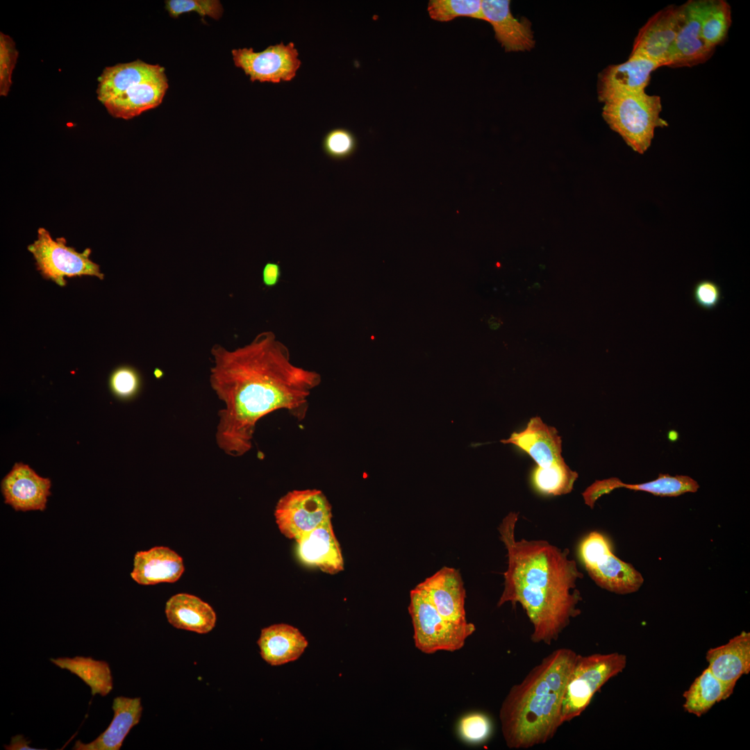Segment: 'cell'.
Here are the masks:
<instances>
[{"label":"cell","instance_id":"cell-1","mask_svg":"<svg viewBox=\"0 0 750 750\" xmlns=\"http://www.w3.org/2000/svg\"><path fill=\"white\" fill-rule=\"evenodd\" d=\"M210 385L222 402L215 440L232 457L249 452L258 421L279 410L306 417L308 399L321 375L295 365L290 350L272 331L258 333L248 344L230 350L215 344L210 351Z\"/></svg>","mask_w":750,"mask_h":750},{"label":"cell","instance_id":"cell-2","mask_svg":"<svg viewBox=\"0 0 750 750\" xmlns=\"http://www.w3.org/2000/svg\"><path fill=\"white\" fill-rule=\"evenodd\" d=\"M519 512H510L498 527L507 550L504 588L497 606L519 603L533 626L531 640L547 645L556 641L571 620L581 614L576 583L583 574L569 550L542 540H517Z\"/></svg>","mask_w":750,"mask_h":750},{"label":"cell","instance_id":"cell-3","mask_svg":"<svg viewBox=\"0 0 750 750\" xmlns=\"http://www.w3.org/2000/svg\"><path fill=\"white\" fill-rule=\"evenodd\" d=\"M578 653L557 649L511 687L499 710L506 746L527 749L550 741L562 725L561 707L565 687Z\"/></svg>","mask_w":750,"mask_h":750},{"label":"cell","instance_id":"cell-4","mask_svg":"<svg viewBox=\"0 0 750 750\" xmlns=\"http://www.w3.org/2000/svg\"><path fill=\"white\" fill-rule=\"evenodd\" d=\"M167 88L162 67L136 60L105 67L97 94L111 116L127 120L158 106Z\"/></svg>","mask_w":750,"mask_h":750},{"label":"cell","instance_id":"cell-5","mask_svg":"<svg viewBox=\"0 0 750 750\" xmlns=\"http://www.w3.org/2000/svg\"><path fill=\"white\" fill-rule=\"evenodd\" d=\"M602 117L633 151L643 154L651 146L656 128L667 126L660 117L661 99L645 92L606 99Z\"/></svg>","mask_w":750,"mask_h":750},{"label":"cell","instance_id":"cell-6","mask_svg":"<svg viewBox=\"0 0 750 750\" xmlns=\"http://www.w3.org/2000/svg\"><path fill=\"white\" fill-rule=\"evenodd\" d=\"M626 656L618 652L578 655L567 681L561 707L562 724L579 717L594 694L626 666Z\"/></svg>","mask_w":750,"mask_h":750},{"label":"cell","instance_id":"cell-7","mask_svg":"<svg viewBox=\"0 0 750 750\" xmlns=\"http://www.w3.org/2000/svg\"><path fill=\"white\" fill-rule=\"evenodd\" d=\"M408 612L414 630L415 645L426 654L459 650L476 630L472 623H458L442 616L415 588L410 592Z\"/></svg>","mask_w":750,"mask_h":750},{"label":"cell","instance_id":"cell-8","mask_svg":"<svg viewBox=\"0 0 750 750\" xmlns=\"http://www.w3.org/2000/svg\"><path fill=\"white\" fill-rule=\"evenodd\" d=\"M579 560L594 583L608 591L626 594L639 590L644 579L631 564L617 558L609 540L592 531L578 545Z\"/></svg>","mask_w":750,"mask_h":750},{"label":"cell","instance_id":"cell-9","mask_svg":"<svg viewBox=\"0 0 750 750\" xmlns=\"http://www.w3.org/2000/svg\"><path fill=\"white\" fill-rule=\"evenodd\" d=\"M38 270L45 278L60 286L66 284L65 277L92 276L103 279L99 265L90 259V249L78 252L66 245L64 238L53 240L50 233L40 227L36 240L28 246Z\"/></svg>","mask_w":750,"mask_h":750},{"label":"cell","instance_id":"cell-10","mask_svg":"<svg viewBox=\"0 0 750 750\" xmlns=\"http://www.w3.org/2000/svg\"><path fill=\"white\" fill-rule=\"evenodd\" d=\"M274 516L283 535L297 540L332 518V507L319 490H294L278 501Z\"/></svg>","mask_w":750,"mask_h":750},{"label":"cell","instance_id":"cell-11","mask_svg":"<svg viewBox=\"0 0 750 750\" xmlns=\"http://www.w3.org/2000/svg\"><path fill=\"white\" fill-rule=\"evenodd\" d=\"M235 65L249 76L252 82L279 83L293 79L301 66L293 42L269 46L259 52L252 48L232 50Z\"/></svg>","mask_w":750,"mask_h":750},{"label":"cell","instance_id":"cell-12","mask_svg":"<svg viewBox=\"0 0 750 750\" xmlns=\"http://www.w3.org/2000/svg\"><path fill=\"white\" fill-rule=\"evenodd\" d=\"M684 7L669 5L652 15L636 35L630 56L664 66L667 53L680 28Z\"/></svg>","mask_w":750,"mask_h":750},{"label":"cell","instance_id":"cell-13","mask_svg":"<svg viewBox=\"0 0 750 750\" xmlns=\"http://www.w3.org/2000/svg\"><path fill=\"white\" fill-rule=\"evenodd\" d=\"M51 486L49 478L39 476L22 462L15 463L1 483L4 503L23 512L44 510Z\"/></svg>","mask_w":750,"mask_h":750},{"label":"cell","instance_id":"cell-14","mask_svg":"<svg viewBox=\"0 0 750 750\" xmlns=\"http://www.w3.org/2000/svg\"><path fill=\"white\" fill-rule=\"evenodd\" d=\"M660 67L656 62L635 56H629L624 62L608 66L599 74V100L603 102L611 97L645 92L651 73Z\"/></svg>","mask_w":750,"mask_h":750},{"label":"cell","instance_id":"cell-15","mask_svg":"<svg viewBox=\"0 0 750 750\" xmlns=\"http://www.w3.org/2000/svg\"><path fill=\"white\" fill-rule=\"evenodd\" d=\"M444 617L458 623L466 622V591L458 569L443 567L416 585Z\"/></svg>","mask_w":750,"mask_h":750},{"label":"cell","instance_id":"cell-16","mask_svg":"<svg viewBox=\"0 0 750 750\" xmlns=\"http://www.w3.org/2000/svg\"><path fill=\"white\" fill-rule=\"evenodd\" d=\"M683 7L682 22L664 66L693 67L708 60L715 52L701 34L697 0L686 1Z\"/></svg>","mask_w":750,"mask_h":750},{"label":"cell","instance_id":"cell-17","mask_svg":"<svg viewBox=\"0 0 750 750\" xmlns=\"http://www.w3.org/2000/svg\"><path fill=\"white\" fill-rule=\"evenodd\" d=\"M501 442L525 451L539 469H547L565 462L561 454L562 440L557 430L547 426L539 417L531 418L523 431L513 432L509 438Z\"/></svg>","mask_w":750,"mask_h":750},{"label":"cell","instance_id":"cell-18","mask_svg":"<svg viewBox=\"0 0 750 750\" xmlns=\"http://www.w3.org/2000/svg\"><path fill=\"white\" fill-rule=\"evenodd\" d=\"M295 540L297 556L303 565L317 567L329 574L344 569V559L331 519Z\"/></svg>","mask_w":750,"mask_h":750},{"label":"cell","instance_id":"cell-19","mask_svg":"<svg viewBox=\"0 0 750 750\" xmlns=\"http://www.w3.org/2000/svg\"><path fill=\"white\" fill-rule=\"evenodd\" d=\"M509 0H483L484 20L492 26L497 40L506 51H525L533 48L535 40L530 22L512 14Z\"/></svg>","mask_w":750,"mask_h":750},{"label":"cell","instance_id":"cell-20","mask_svg":"<svg viewBox=\"0 0 750 750\" xmlns=\"http://www.w3.org/2000/svg\"><path fill=\"white\" fill-rule=\"evenodd\" d=\"M708 669L723 684L729 697L737 681L750 672V633L742 631L725 644L706 653Z\"/></svg>","mask_w":750,"mask_h":750},{"label":"cell","instance_id":"cell-21","mask_svg":"<svg viewBox=\"0 0 750 750\" xmlns=\"http://www.w3.org/2000/svg\"><path fill=\"white\" fill-rule=\"evenodd\" d=\"M184 572L182 558L166 547H154L137 551L134 556L132 579L149 585L177 581Z\"/></svg>","mask_w":750,"mask_h":750},{"label":"cell","instance_id":"cell-22","mask_svg":"<svg viewBox=\"0 0 750 750\" xmlns=\"http://www.w3.org/2000/svg\"><path fill=\"white\" fill-rule=\"evenodd\" d=\"M113 718L108 728L95 740L84 743L77 740L72 749L75 750H119L131 731L141 718L142 706L140 697H117L112 706Z\"/></svg>","mask_w":750,"mask_h":750},{"label":"cell","instance_id":"cell-23","mask_svg":"<svg viewBox=\"0 0 750 750\" xmlns=\"http://www.w3.org/2000/svg\"><path fill=\"white\" fill-rule=\"evenodd\" d=\"M257 644L262 658L270 665L278 666L299 658L308 642L297 628L276 624L261 630Z\"/></svg>","mask_w":750,"mask_h":750},{"label":"cell","instance_id":"cell-24","mask_svg":"<svg viewBox=\"0 0 750 750\" xmlns=\"http://www.w3.org/2000/svg\"><path fill=\"white\" fill-rule=\"evenodd\" d=\"M165 614L174 627L207 633L215 626L216 614L212 608L200 598L190 594H176L167 601Z\"/></svg>","mask_w":750,"mask_h":750},{"label":"cell","instance_id":"cell-25","mask_svg":"<svg viewBox=\"0 0 750 750\" xmlns=\"http://www.w3.org/2000/svg\"><path fill=\"white\" fill-rule=\"evenodd\" d=\"M50 661L60 669H67L78 676L91 689V694L106 696L112 689V677L109 665L104 660L91 657L51 658Z\"/></svg>","mask_w":750,"mask_h":750},{"label":"cell","instance_id":"cell-26","mask_svg":"<svg viewBox=\"0 0 750 750\" xmlns=\"http://www.w3.org/2000/svg\"><path fill=\"white\" fill-rule=\"evenodd\" d=\"M701 34L710 47L723 42L731 25V8L725 0H697Z\"/></svg>","mask_w":750,"mask_h":750},{"label":"cell","instance_id":"cell-27","mask_svg":"<svg viewBox=\"0 0 750 750\" xmlns=\"http://www.w3.org/2000/svg\"><path fill=\"white\" fill-rule=\"evenodd\" d=\"M683 707L688 713L701 717L717 703L728 698L723 684L707 667L683 694Z\"/></svg>","mask_w":750,"mask_h":750},{"label":"cell","instance_id":"cell-28","mask_svg":"<svg viewBox=\"0 0 750 750\" xmlns=\"http://www.w3.org/2000/svg\"><path fill=\"white\" fill-rule=\"evenodd\" d=\"M578 475L565 462L558 466L542 469L534 467L531 483L539 493L544 495L560 496L571 492Z\"/></svg>","mask_w":750,"mask_h":750},{"label":"cell","instance_id":"cell-29","mask_svg":"<svg viewBox=\"0 0 750 750\" xmlns=\"http://www.w3.org/2000/svg\"><path fill=\"white\" fill-rule=\"evenodd\" d=\"M619 486L659 497H678L686 492H696L699 488L698 483L690 476H672L667 474H660L656 479L639 484H626L620 481Z\"/></svg>","mask_w":750,"mask_h":750},{"label":"cell","instance_id":"cell-30","mask_svg":"<svg viewBox=\"0 0 750 750\" xmlns=\"http://www.w3.org/2000/svg\"><path fill=\"white\" fill-rule=\"evenodd\" d=\"M428 12L431 19L449 22L458 17L484 20L481 0H431Z\"/></svg>","mask_w":750,"mask_h":750},{"label":"cell","instance_id":"cell-31","mask_svg":"<svg viewBox=\"0 0 750 750\" xmlns=\"http://www.w3.org/2000/svg\"><path fill=\"white\" fill-rule=\"evenodd\" d=\"M322 145L328 157L335 160H343L353 154L357 147V140L351 131L336 128L326 133Z\"/></svg>","mask_w":750,"mask_h":750},{"label":"cell","instance_id":"cell-32","mask_svg":"<svg viewBox=\"0 0 750 750\" xmlns=\"http://www.w3.org/2000/svg\"><path fill=\"white\" fill-rule=\"evenodd\" d=\"M165 9L174 18L192 11L202 17L207 15L215 19H219L223 14L222 5L218 0H167Z\"/></svg>","mask_w":750,"mask_h":750},{"label":"cell","instance_id":"cell-33","mask_svg":"<svg viewBox=\"0 0 750 750\" xmlns=\"http://www.w3.org/2000/svg\"><path fill=\"white\" fill-rule=\"evenodd\" d=\"M458 731L465 741L476 744L485 741L492 732L490 718L481 712H472L464 715L459 721Z\"/></svg>","mask_w":750,"mask_h":750},{"label":"cell","instance_id":"cell-34","mask_svg":"<svg viewBox=\"0 0 750 750\" xmlns=\"http://www.w3.org/2000/svg\"><path fill=\"white\" fill-rule=\"evenodd\" d=\"M18 51L10 36L0 32V96L6 97L12 85V75Z\"/></svg>","mask_w":750,"mask_h":750},{"label":"cell","instance_id":"cell-35","mask_svg":"<svg viewBox=\"0 0 750 750\" xmlns=\"http://www.w3.org/2000/svg\"><path fill=\"white\" fill-rule=\"evenodd\" d=\"M692 297L695 304L701 309L712 310L716 309L723 299L721 286L716 282L703 279L697 282L693 288Z\"/></svg>","mask_w":750,"mask_h":750},{"label":"cell","instance_id":"cell-36","mask_svg":"<svg viewBox=\"0 0 750 750\" xmlns=\"http://www.w3.org/2000/svg\"><path fill=\"white\" fill-rule=\"evenodd\" d=\"M110 383L112 390L117 396L128 399L137 393L140 381L138 374L133 368L122 367L112 373Z\"/></svg>","mask_w":750,"mask_h":750},{"label":"cell","instance_id":"cell-37","mask_svg":"<svg viewBox=\"0 0 750 750\" xmlns=\"http://www.w3.org/2000/svg\"><path fill=\"white\" fill-rule=\"evenodd\" d=\"M281 276V266L277 262H267L262 272V282L267 287H274L279 281Z\"/></svg>","mask_w":750,"mask_h":750},{"label":"cell","instance_id":"cell-38","mask_svg":"<svg viewBox=\"0 0 750 750\" xmlns=\"http://www.w3.org/2000/svg\"><path fill=\"white\" fill-rule=\"evenodd\" d=\"M31 741L27 740L22 735H16L12 737L10 743L8 745H4V749L7 750H38L40 749L32 748L29 746Z\"/></svg>","mask_w":750,"mask_h":750},{"label":"cell","instance_id":"cell-39","mask_svg":"<svg viewBox=\"0 0 750 750\" xmlns=\"http://www.w3.org/2000/svg\"><path fill=\"white\" fill-rule=\"evenodd\" d=\"M668 438L671 441H675L678 438V433L674 431L669 432Z\"/></svg>","mask_w":750,"mask_h":750}]
</instances>
